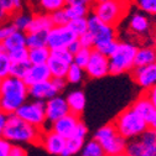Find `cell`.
I'll return each instance as SVG.
<instances>
[{
  "mask_svg": "<svg viewBox=\"0 0 156 156\" xmlns=\"http://www.w3.org/2000/svg\"><path fill=\"white\" fill-rule=\"evenodd\" d=\"M29 98V87L15 77H6L0 86V110L6 115H12L24 105Z\"/></svg>",
  "mask_w": 156,
  "mask_h": 156,
  "instance_id": "1",
  "label": "cell"
},
{
  "mask_svg": "<svg viewBox=\"0 0 156 156\" xmlns=\"http://www.w3.org/2000/svg\"><path fill=\"white\" fill-rule=\"evenodd\" d=\"M41 129L21 120L15 114L8 116V122L3 133V138L12 145L37 144L41 140Z\"/></svg>",
  "mask_w": 156,
  "mask_h": 156,
  "instance_id": "2",
  "label": "cell"
},
{
  "mask_svg": "<svg viewBox=\"0 0 156 156\" xmlns=\"http://www.w3.org/2000/svg\"><path fill=\"white\" fill-rule=\"evenodd\" d=\"M113 125L126 140L138 139L149 129L147 122L144 120L131 107L125 108L123 112H120L114 119Z\"/></svg>",
  "mask_w": 156,
  "mask_h": 156,
  "instance_id": "3",
  "label": "cell"
},
{
  "mask_svg": "<svg viewBox=\"0 0 156 156\" xmlns=\"http://www.w3.org/2000/svg\"><path fill=\"white\" fill-rule=\"evenodd\" d=\"M93 139L102 146L107 156H115V155L124 154L128 144L126 139H124L118 133V130L115 129L113 123L99 128L95 131Z\"/></svg>",
  "mask_w": 156,
  "mask_h": 156,
  "instance_id": "4",
  "label": "cell"
},
{
  "mask_svg": "<svg viewBox=\"0 0 156 156\" xmlns=\"http://www.w3.org/2000/svg\"><path fill=\"white\" fill-rule=\"evenodd\" d=\"M126 11V0H110L107 3H95L92 6V14L104 24L113 27H115L125 17Z\"/></svg>",
  "mask_w": 156,
  "mask_h": 156,
  "instance_id": "5",
  "label": "cell"
},
{
  "mask_svg": "<svg viewBox=\"0 0 156 156\" xmlns=\"http://www.w3.org/2000/svg\"><path fill=\"white\" fill-rule=\"evenodd\" d=\"M138 46L130 42H119L115 52L109 57V74H122L134 68Z\"/></svg>",
  "mask_w": 156,
  "mask_h": 156,
  "instance_id": "6",
  "label": "cell"
},
{
  "mask_svg": "<svg viewBox=\"0 0 156 156\" xmlns=\"http://www.w3.org/2000/svg\"><path fill=\"white\" fill-rule=\"evenodd\" d=\"M87 20H88V32L94 38V46H93L94 50H98L112 41H116L115 27L104 24L93 14L88 15Z\"/></svg>",
  "mask_w": 156,
  "mask_h": 156,
  "instance_id": "7",
  "label": "cell"
},
{
  "mask_svg": "<svg viewBox=\"0 0 156 156\" xmlns=\"http://www.w3.org/2000/svg\"><path fill=\"white\" fill-rule=\"evenodd\" d=\"M15 115L19 116L21 120L26 122L27 124H31V125L40 128V129L47 122L45 102H41V101L26 102L24 105H21L17 109Z\"/></svg>",
  "mask_w": 156,
  "mask_h": 156,
  "instance_id": "8",
  "label": "cell"
},
{
  "mask_svg": "<svg viewBox=\"0 0 156 156\" xmlns=\"http://www.w3.org/2000/svg\"><path fill=\"white\" fill-rule=\"evenodd\" d=\"M77 36L72 32V30L66 26H53L47 32L46 38V46L50 48V51L56 50H63L68 48L69 45L77 40Z\"/></svg>",
  "mask_w": 156,
  "mask_h": 156,
  "instance_id": "9",
  "label": "cell"
},
{
  "mask_svg": "<svg viewBox=\"0 0 156 156\" xmlns=\"http://www.w3.org/2000/svg\"><path fill=\"white\" fill-rule=\"evenodd\" d=\"M84 72L88 77L94 78V80L105 77L107 74H109V58L93 48Z\"/></svg>",
  "mask_w": 156,
  "mask_h": 156,
  "instance_id": "10",
  "label": "cell"
},
{
  "mask_svg": "<svg viewBox=\"0 0 156 156\" xmlns=\"http://www.w3.org/2000/svg\"><path fill=\"white\" fill-rule=\"evenodd\" d=\"M87 134H88V129L84 125V123L81 122L78 124L77 129L74 130V133L68 139H66V147L62 156H73V155H77L78 152H81L86 144Z\"/></svg>",
  "mask_w": 156,
  "mask_h": 156,
  "instance_id": "11",
  "label": "cell"
},
{
  "mask_svg": "<svg viewBox=\"0 0 156 156\" xmlns=\"http://www.w3.org/2000/svg\"><path fill=\"white\" fill-rule=\"evenodd\" d=\"M133 81L145 92L156 86V63L131 69Z\"/></svg>",
  "mask_w": 156,
  "mask_h": 156,
  "instance_id": "12",
  "label": "cell"
},
{
  "mask_svg": "<svg viewBox=\"0 0 156 156\" xmlns=\"http://www.w3.org/2000/svg\"><path fill=\"white\" fill-rule=\"evenodd\" d=\"M45 107H46V119L51 124H53L58 119L63 118V116L71 113L67 101L62 95H56L50 101L45 102Z\"/></svg>",
  "mask_w": 156,
  "mask_h": 156,
  "instance_id": "13",
  "label": "cell"
},
{
  "mask_svg": "<svg viewBox=\"0 0 156 156\" xmlns=\"http://www.w3.org/2000/svg\"><path fill=\"white\" fill-rule=\"evenodd\" d=\"M40 144L50 155L62 156L65 147H66V139L62 138L61 135L56 134L53 130H48V131L42 133Z\"/></svg>",
  "mask_w": 156,
  "mask_h": 156,
  "instance_id": "14",
  "label": "cell"
},
{
  "mask_svg": "<svg viewBox=\"0 0 156 156\" xmlns=\"http://www.w3.org/2000/svg\"><path fill=\"white\" fill-rule=\"evenodd\" d=\"M80 123H81L80 116L69 113L66 116H63V118H61V119H58L57 122H55L52 124L51 130H53L58 135H61L62 138L68 139L69 136L74 133V130L77 129V126H78V124H80Z\"/></svg>",
  "mask_w": 156,
  "mask_h": 156,
  "instance_id": "15",
  "label": "cell"
},
{
  "mask_svg": "<svg viewBox=\"0 0 156 156\" xmlns=\"http://www.w3.org/2000/svg\"><path fill=\"white\" fill-rule=\"evenodd\" d=\"M56 95H60V93H58V90L53 86L52 81L42 82V83L29 87V97H31L34 101L47 102Z\"/></svg>",
  "mask_w": 156,
  "mask_h": 156,
  "instance_id": "16",
  "label": "cell"
},
{
  "mask_svg": "<svg viewBox=\"0 0 156 156\" xmlns=\"http://www.w3.org/2000/svg\"><path fill=\"white\" fill-rule=\"evenodd\" d=\"M51 80H52V76L47 65H31L26 77L24 78V82L27 84V87H31L38 83L51 81Z\"/></svg>",
  "mask_w": 156,
  "mask_h": 156,
  "instance_id": "17",
  "label": "cell"
},
{
  "mask_svg": "<svg viewBox=\"0 0 156 156\" xmlns=\"http://www.w3.org/2000/svg\"><path fill=\"white\" fill-rule=\"evenodd\" d=\"M131 108L138 113L144 120H146L147 123L150 122V119L152 118V115L156 113L155 107L152 105L151 101L149 99V97L146 95V93H141L138 98L134 101V103L131 104Z\"/></svg>",
  "mask_w": 156,
  "mask_h": 156,
  "instance_id": "18",
  "label": "cell"
},
{
  "mask_svg": "<svg viewBox=\"0 0 156 156\" xmlns=\"http://www.w3.org/2000/svg\"><path fill=\"white\" fill-rule=\"evenodd\" d=\"M129 29L135 35L146 36L151 30V21L145 14L135 12L129 20Z\"/></svg>",
  "mask_w": 156,
  "mask_h": 156,
  "instance_id": "19",
  "label": "cell"
},
{
  "mask_svg": "<svg viewBox=\"0 0 156 156\" xmlns=\"http://www.w3.org/2000/svg\"><path fill=\"white\" fill-rule=\"evenodd\" d=\"M156 63V48L154 46H143L138 47L134 61V68L145 67Z\"/></svg>",
  "mask_w": 156,
  "mask_h": 156,
  "instance_id": "20",
  "label": "cell"
},
{
  "mask_svg": "<svg viewBox=\"0 0 156 156\" xmlns=\"http://www.w3.org/2000/svg\"><path fill=\"white\" fill-rule=\"evenodd\" d=\"M124 154L125 156H156V150H154L138 138L128 141Z\"/></svg>",
  "mask_w": 156,
  "mask_h": 156,
  "instance_id": "21",
  "label": "cell"
},
{
  "mask_svg": "<svg viewBox=\"0 0 156 156\" xmlns=\"http://www.w3.org/2000/svg\"><path fill=\"white\" fill-rule=\"evenodd\" d=\"M66 101L69 108V112L80 116L86 108V94L82 90H73L67 94Z\"/></svg>",
  "mask_w": 156,
  "mask_h": 156,
  "instance_id": "22",
  "label": "cell"
},
{
  "mask_svg": "<svg viewBox=\"0 0 156 156\" xmlns=\"http://www.w3.org/2000/svg\"><path fill=\"white\" fill-rule=\"evenodd\" d=\"M53 27L51 15L40 12L32 15V21L30 25V29L27 32H48Z\"/></svg>",
  "mask_w": 156,
  "mask_h": 156,
  "instance_id": "23",
  "label": "cell"
},
{
  "mask_svg": "<svg viewBox=\"0 0 156 156\" xmlns=\"http://www.w3.org/2000/svg\"><path fill=\"white\" fill-rule=\"evenodd\" d=\"M2 45L6 53L24 48L26 47V34L21 31H14Z\"/></svg>",
  "mask_w": 156,
  "mask_h": 156,
  "instance_id": "24",
  "label": "cell"
},
{
  "mask_svg": "<svg viewBox=\"0 0 156 156\" xmlns=\"http://www.w3.org/2000/svg\"><path fill=\"white\" fill-rule=\"evenodd\" d=\"M69 66H71L69 63H67L66 61L61 60V58H58L53 55L50 56V60L47 61V67L51 72L52 78H65L66 80Z\"/></svg>",
  "mask_w": 156,
  "mask_h": 156,
  "instance_id": "25",
  "label": "cell"
},
{
  "mask_svg": "<svg viewBox=\"0 0 156 156\" xmlns=\"http://www.w3.org/2000/svg\"><path fill=\"white\" fill-rule=\"evenodd\" d=\"M32 21V15L29 12H24V11H19L16 14H14L11 16V21L10 24L14 26V29L16 31H21V32H27L30 29Z\"/></svg>",
  "mask_w": 156,
  "mask_h": 156,
  "instance_id": "26",
  "label": "cell"
},
{
  "mask_svg": "<svg viewBox=\"0 0 156 156\" xmlns=\"http://www.w3.org/2000/svg\"><path fill=\"white\" fill-rule=\"evenodd\" d=\"M51 51L47 46L29 50V62L30 65H47L50 60Z\"/></svg>",
  "mask_w": 156,
  "mask_h": 156,
  "instance_id": "27",
  "label": "cell"
},
{
  "mask_svg": "<svg viewBox=\"0 0 156 156\" xmlns=\"http://www.w3.org/2000/svg\"><path fill=\"white\" fill-rule=\"evenodd\" d=\"M38 9L42 10V12L51 15L55 11L62 10L66 8L67 2L66 0H35Z\"/></svg>",
  "mask_w": 156,
  "mask_h": 156,
  "instance_id": "28",
  "label": "cell"
},
{
  "mask_svg": "<svg viewBox=\"0 0 156 156\" xmlns=\"http://www.w3.org/2000/svg\"><path fill=\"white\" fill-rule=\"evenodd\" d=\"M47 32H26V47L29 50L46 46Z\"/></svg>",
  "mask_w": 156,
  "mask_h": 156,
  "instance_id": "29",
  "label": "cell"
},
{
  "mask_svg": "<svg viewBox=\"0 0 156 156\" xmlns=\"http://www.w3.org/2000/svg\"><path fill=\"white\" fill-rule=\"evenodd\" d=\"M65 11L69 21L77 20V19L88 17L89 15V8L83 5H66Z\"/></svg>",
  "mask_w": 156,
  "mask_h": 156,
  "instance_id": "30",
  "label": "cell"
},
{
  "mask_svg": "<svg viewBox=\"0 0 156 156\" xmlns=\"http://www.w3.org/2000/svg\"><path fill=\"white\" fill-rule=\"evenodd\" d=\"M81 156H107V154L104 152L102 146L93 139L84 144L81 151Z\"/></svg>",
  "mask_w": 156,
  "mask_h": 156,
  "instance_id": "31",
  "label": "cell"
},
{
  "mask_svg": "<svg viewBox=\"0 0 156 156\" xmlns=\"http://www.w3.org/2000/svg\"><path fill=\"white\" fill-rule=\"evenodd\" d=\"M84 69L78 67L77 65L72 63L69 66V69L67 72V76H66V81L67 83H71V84H78L81 83L82 80H83V76H84Z\"/></svg>",
  "mask_w": 156,
  "mask_h": 156,
  "instance_id": "32",
  "label": "cell"
},
{
  "mask_svg": "<svg viewBox=\"0 0 156 156\" xmlns=\"http://www.w3.org/2000/svg\"><path fill=\"white\" fill-rule=\"evenodd\" d=\"M67 26L72 30V32H73L77 37H80V36L84 35V34L88 31V20H87V17L77 19V20L69 21Z\"/></svg>",
  "mask_w": 156,
  "mask_h": 156,
  "instance_id": "33",
  "label": "cell"
},
{
  "mask_svg": "<svg viewBox=\"0 0 156 156\" xmlns=\"http://www.w3.org/2000/svg\"><path fill=\"white\" fill-rule=\"evenodd\" d=\"M0 5L9 16H12L14 14L21 11L23 0H0Z\"/></svg>",
  "mask_w": 156,
  "mask_h": 156,
  "instance_id": "34",
  "label": "cell"
},
{
  "mask_svg": "<svg viewBox=\"0 0 156 156\" xmlns=\"http://www.w3.org/2000/svg\"><path fill=\"white\" fill-rule=\"evenodd\" d=\"M92 50L93 48H81L76 55H73V63L84 69L87 63H88V61H89Z\"/></svg>",
  "mask_w": 156,
  "mask_h": 156,
  "instance_id": "35",
  "label": "cell"
},
{
  "mask_svg": "<svg viewBox=\"0 0 156 156\" xmlns=\"http://www.w3.org/2000/svg\"><path fill=\"white\" fill-rule=\"evenodd\" d=\"M30 62H20V63H12L11 66V71H10V76L11 77H15V78H19V80H23L26 77L27 72H29V68H30Z\"/></svg>",
  "mask_w": 156,
  "mask_h": 156,
  "instance_id": "36",
  "label": "cell"
},
{
  "mask_svg": "<svg viewBox=\"0 0 156 156\" xmlns=\"http://www.w3.org/2000/svg\"><path fill=\"white\" fill-rule=\"evenodd\" d=\"M134 3L146 15H156V0H134Z\"/></svg>",
  "mask_w": 156,
  "mask_h": 156,
  "instance_id": "37",
  "label": "cell"
},
{
  "mask_svg": "<svg viewBox=\"0 0 156 156\" xmlns=\"http://www.w3.org/2000/svg\"><path fill=\"white\" fill-rule=\"evenodd\" d=\"M11 66H12V62L10 60L9 55L6 52H3L0 55V78H2V80L10 76Z\"/></svg>",
  "mask_w": 156,
  "mask_h": 156,
  "instance_id": "38",
  "label": "cell"
},
{
  "mask_svg": "<svg viewBox=\"0 0 156 156\" xmlns=\"http://www.w3.org/2000/svg\"><path fill=\"white\" fill-rule=\"evenodd\" d=\"M8 55H9L12 63H20V62H27L29 61V48L27 47L12 51Z\"/></svg>",
  "mask_w": 156,
  "mask_h": 156,
  "instance_id": "39",
  "label": "cell"
},
{
  "mask_svg": "<svg viewBox=\"0 0 156 156\" xmlns=\"http://www.w3.org/2000/svg\"><path fill=\"white\" fill-rule=\"evenodd\" d=\"M51 20H52L53 26H66V25H68V23H69L68 17H67V15H66L65 9L52 12V14H51Z\"/></svg>",
  "mask_w": 156,
  "mask_h": 156,
  "instance_id": "40",
  "label": "cell"
},
{
  "mask_svg": "<svg viewBox=\"0 0 156 156\" xmlns=\"http://www.w3.org/2000/svg\"><path fill=\"white\" fill-rule=\"evenodd\" d=\"M51 55L61 58V60L66 61L67 63L72 65L73 63V55L67 50V48H63V50H56V51H51Z\"/></svg>",
  "mask_w": 156,
  "mask_h": 156,
  "instance_id": "41",
  "label": "cell"
},
{
  "mask_svg": "<svg viewBox=\"0 0 156 156\" xmlns=\"http://www.w3.org/2000/svg\"><path fill=\"white\" fill-rule=\"evenodd\" d=\"M14 31H16V30L14 29V26H12L10 23H9V24L5 23V24L0 25V44H3Z\"/></svg>",
  "mask_w": 156,
  "mask_h": 156,
  "instance_id": "42",
  "label": "cell"
},
{
  "mask_svg": "<svg viewBox=\"0 0 156 156\" xmlns=\"http://www.w3.org/2000/svg\"><path fill=\"white\" fill-rule=\"evenodd\" d=\"M78 41H80L82 48H93V46H94V38L88 31L84 35L78 37Z\"/></svg>",
  "mask_w": 156,
  "mask_h": 156,
  "instance_id": "43",
  "label": "cell"
},
{
  "mask_svg": "<svg viewBox=\"0 0 156 156\" xmlns=\"http://www.w3.org/2000/svg\"><path fill=\"white\" fill-rule=\"evenodd\" d=\"M12 144L9 143L6 139L0 138V156H10Z\"/></svg>",
  "mask_w": 156,
  "mask_h": 156,
  "instance_id": "44",
  "label": "cell"
},
{
  "mask_svg": "<svg viewBox=\"0 0 156 156\" xmlns=\"http://www.w3.org/2000/svg\"><path fill=\"white\" fill-rule=\"evenodd\" d=\"M51 81H52L53 86L56 87V89L58 90V93H61L67 86V81L65 80V78H52Z\"/></svg>",
  "mask_w": 156,
  "mask_h": 156,
  "instance_id": "45",
  "label": "cell"
},
{
  "mask_svg": "<svg viewBox=\"0 0 156 156\" xmlns=\"http://www.w3.org/2000/svg\"><path fill=\"white\" fill-rule=\"evenodd\" d=\"M67 5H83V6H93L94 0H66Z\"/></svg>",
  "mask_w": 156,
  "mask_h": 156,
  "instance_id": "46",
  "label": "cell"
},
{
  "mask_svg": "<svg viewBox=\"0 0 156 156\" xmlns=\"http://www.w3.org/2000/svg\"><path fill=\"white\" fill-rule=\"evenodd\" d=\"M10 156H27V155H26V150L21 145H12Z\"/></svg>",
  "mask_w": 156,
  "mask_h": 156,
  "instance_id": "47",
  "label": "cell"
},
{
  "mask_svg": "<svg viewBox=\"0 0 156 156\" xmlns=\"http://www.w3.org/2000/svg\"><path fill=\"white\" fill-rule=\"evenodd\" d=\"M8 116L5 113H3L0 110V138H3V133H4V129H5V125H6V122H8Z\"/></svg>",
  "mask_w": 156,
  "mask_h": 156,
  "instance_id": "48",
  "label": "cell"
},
{
  "mask_svg": "<svg viewBox=\"0 0 156 156\" xmlns=\"http://www.w3.org/2000/svg\"><path fill=\"white\" fill-rule=\"evenodd\" d=\"M145 93H146V95L149 97V99L151 101L152 105H154V107H155V109H156V86H155V87H152L151 89L146 90Z\"/></svg>",
  "mask_w": 156,
  "mask_h": 156,
  "instance_id": "49",
  "label": "cell"
},
{
  "mask_svg": "<svg viewBox=\"0 0 156 156\" xmlns=\"http://www.w3.org/2000/svg\"><path fill=\"white\" fill-rule=\"evenodd\" d=\"M82 48V46H81V44H80V41H78V38H77V40L76 41H73L71 45H69V47L67 48L72 55H76L78 51H80Z\"/></svg>",
  "mask_w": 156,
  "mask_h": 156,
  "instance_id": "50",
  "label": "cell"
},
{
  "mask_svg": "<svg viewBox=\"0 0 156 156\" xmlns=\"http://www.w3.org/2000/svg\"><path fill=\"white\" fill-rule=\"evenodd\" d=\"M10 16L4 11V9L2 8V5H0V25L2 24H5V21H6V19H9Z\"/></svg>",
  "mask_w": 156,
  "mask_h": 156,
  "instance_id": "51",
  "label": "cell"
},
{
  "mask_svg": "<svg viewBox=\"0 0 156 156\" xmlns=\"http://www.w3.org/2000/svg\"><path fill=\"white\" fill-rule=\"evenodd\" d=\"M147 124H149V128H151V129L156 130V113L152 115V118L150 119V122H149Z\"/></svg>",
  "mask_w": 156,
  "mask_h": 156,
  "instance_id": "52",
  "label": "cell"
},
{
  "mask_svg": "<svg viewBox=\"0 0 156 156\" xmlns=\"http://www.w3.org/2000/svg\"><path fill=\"white\" fill-rule=\"evenodd\" d=\"M107 2H110V0H94V4L95 3H107Z\"/></svg>",
  "mask_w": 156,
  "mask_h": 156,
  "instance_id": "53",
  "label": "cell"
},
{
  "mask_svg": "<svg viewBox=\"0 0 156 156\" xmlns=\"http://www.w3.org/2000/svg\"><path fill=\"white\" fill-rule=\"evenodd\" d=\"M3 52H5V51H4V48H3V45L0 44V55H2Z\"/></svg>",
  "mask_w": 156,
  "mask_h": 156,
  "instance_id": "54",
  "label": "cell"
},
{
  "mask_svg": "<svg viewBox=\"0 0 156 156\" xmlns=\"http://www.w3.org/2000/svg\"><path fill=\"white\" fill-rule=\"evenodd\" d=\"M154 47L156 48V34H155V37H154Z\"/></svg>",
  "mask_w": 156,
  "mask_h": 156,
  "instance_id": "55",
  "label": "cell"
},
{
  "mask_svg": "<svg viewBox=\"0 0 156 156\" xmlns=\"http://www.w3.org/2000/svg\"><path fill=\"white\" fill-rule=\"evenodd\" d=\"M115 156H125V154H120V155H115Z\"/></svg>",
  "mask_w": 156,
  "mask_h": 156,
  "instance_id": "56",
  "label": "cell"
},
{
  "mask_svg": "<svg viewBox=\"0 0 156 156\" xmlns=\"http://www.w3.org/2000/svg\"><path fill=\"white\" fill-rule=\"evenodd\" d=\"M2 81H3V80H2V78H0V86H2Z\"/></svg>",
  "mask_w": 156,
  "mask_h": 156,
  "instance_id": "57",
  "label": "cell"
}]
</instances>
